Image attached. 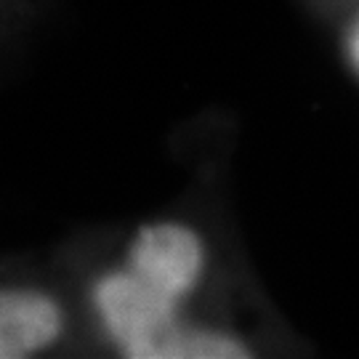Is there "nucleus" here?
<instances>
[{"label": "nucleus", "instance_id": "nucleus-1", "mask_svg": "<svg viewBox=\"0 0 359 359\" xmlns=\"http://www.w3.org/2000/svg\"><path fill=\"white\" fill-rule=\"evenodd\" d=\"M93 298L112 338L133 359L250 357V351L231 338L179 325V301L160 293L128 269L99 280Z\"/></svg>", "mask_w": 359, "mask_h": 359}, {"label": "nucleus", "instance_id": "nucleus-2", "mask_svg": "<svg viewBox=\"0 0 359 359\" xmlns=\"http://www.w3.org/2000/svg\"><path fill=\"white\" fill-rule=\"evenodd\" d=\"M203 269V243L179 224H152L139 231L128 253V271L179 301Z\"/></svg>", "mask_w": 359, "mask_h": 359}, {"label": "nucleus", "instance_id": "nucleus-3", "mask_svg": "<svg viewBox=\"0 0 359 359\" xmlns=\"http://www.w3.org/2000/svg\"><path fill=\"white\" fill-rule=\"evenodd\" d=\"M65 314L51 295L29 287H0V359H25L48 348Z\"/></svg>", "mask_w": 359, "mask_h": 359}, {"label": "nucleus", "instance_id": "nucleus-4", "mask_svg": "<svg viewBox=\"0 0 359 359\" xmlns=\"http://www.w3.org/2000/svg\"><path fill=\"white\" fill-rule=\"evenodd\" d=\"M354 56H357V62H359V32H357V38H354Z\"/></svg>", "mask_w": 359, "mask_h": 359}]
</instances>
